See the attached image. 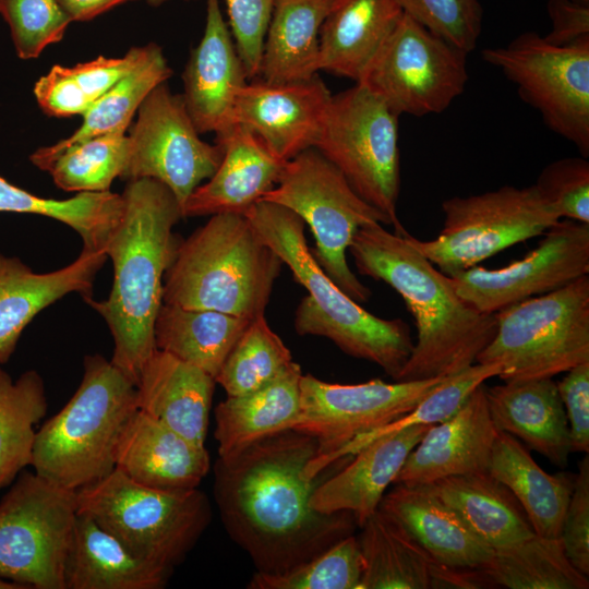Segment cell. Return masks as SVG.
Instances as JSON below:
<instances>
[{
	"mask_svg": "<svg viewBox=\"0 0 589 589\" xmlns=\"http://www.w3.org/2000/svg\"><path fill=\"white\" fill-rule=\"evenodd\" d=\"M317 447L315 437L291 429L217 458L213 494L223 526L255 572L285 573L354 533L351 513L312 506L317 486L353 455L306 478L304 468Z\"/></svg>",
	"mask_w": 589,
	"mask_h": 589,
	"instance_id": "1",
	"label": "cell"
},
{
	"mask_svg": "<svg viewBox=\"0 0 589 589\" xmlns=\"http://www.w3.org/2000/svg\"><path fill=\"white\" fill-rule=\"evenodd\" d=\"M349 251L358 272L395 289L413 316L417 341L396 381L452 376L476 363L496 333L495 315L464 300L450 278L409 242L408 232L365 226Z\"/></svg>",
	"mask_w": 589,
	"mask_h": 589,
	"instance_id": "2",
	"label": "cell"
},
{
	"mask_svg": "<svg viewBox=\"0 0 589 589\" xmlns=\"http://www.w3.org/2000/svg\"><path fill=\"white\" fill-rule=\"evenodd\" d=\"M122 196L123 215L105 251L113 264L112 289L107 300L84 301L112 335L111 363L136 386L156 349L154 324L164 276L181 241L172 229L183 216L170 189L154 179L128 181Z\"/></svg>",
	"mask_w": 589,
	"mask_h": 589,
	"instance_id": "3",
	"label": "cell"
},
{
	"mask_svg": "<svg viewBox=\"0 0 589 589\" xmlns=\"http://www.w3.org/2000/svg\"><path fill=\"white\" fill-rule=\"evenodd\" d=\"M244 215L309 292L296 310V332L328 338L348 356L375 363L396 381L414 345L407 323L377 317L344 292L314 259L304 223L287 207L260 200Z\"/></svg>",
	"mask_w": 589,
	"mask_h": 589,
	"instance_id": "4",
	"label": "cell"
},
{
	"mask_svg": "<svg viewBox=\"0 0 589 589\" xmlns=\"http://www.w3.org/2000/svg\"><path fill=\"white\" fill-rule=\"evenodd\" d=\"M283 264L244 214H215L180 241L164 276L163 303L251 321L264 315Z\"/></svg>",
	"mask_w": 589,
	"mask_h": 589,
	"instance_id": "5",
	"label": "cell"
},
{
	"mask_svg": "<svg viewBox=\"0 0 589 589\" xmlns=\"http://www.w3.org/2000/svg\"><path fill=\"white\" fill-rule=\"evenodd\" d=\"M136 410L135 384L104 356H85L77 389L36 433L31 466L74 492L97 482L115 469L119 436Z\"/></svg>",
	"mask_w": 589,
	"mask_h": 589,
	"instance_id": "6",
	"label": "cell"
},
{
	"mask_svg": "<svg viewBox=\"0 0 589 589\" xmlns=\"http://www.w3.org/2000/svg\"><path fill=\"white\" fill-rule=\"evenodd\" d=\"M77 512L92 517L136 557L173 572L212 520L199 488L164 491L141 485L118 469L75 491Z\"/></svg>",
	"mask_w": 589,
	"mask_h": 589,
	"instance_id": "7",
	"label": "cell"
},
{
	"mask_svg": "<svg viewBox=\"0 0 589 589\" xmlns=\"http://www.w3.org/2000/svg\"><path fill=\"white\" fill-rule=\"evenodd\" d=\"M476 363H498L504 382L552 378L589 361V275L496 313Z\"/></svg>",
	"mask_w": 589,
	"mask_h": 589,
	"instance_id": "8",
	"label": "cell"
},
{
	"mask_svg": "<svg viewBox=\"0 0 589 589\" xmlns=\"http://www.w3.org/2000/svg\"><path fill=\"white\" fill-rule=\"evenodd\" d=\"M262 201L287 207L309 225L323 271L358 303L371 291L347 263L346 253L357 231L365 226L392 225L378 209L362 200L344 175L315 147L287 160L275 187Z\"/></svg>",
	"mask_w": 589,
	"mask_h": 589,
	"instance_id": "9",
	"label": "cell"
},
{
	"mask_svg": "<svg viewBox=\"0 0 589 589\" xmlns=\"http://www.w3.org/2000/svg\"><path fill=\"white\" fill-rule=\"evenodd\" d=\"M398 118L378 97L356 83L333 95L314 147L362 200L390 220L394 232L406 233L397 217Z\"/></svg>",
	"mask_w": 589,
	"mask_h": 589,
	"instance_id": "10",
	"label": "cell"
},
{
	"mask_svg": "<svg viewBox=\"0 0 589 589\" xmlns=\"http://www.w3.org/2000/svg\"><path fill=\"white\" fill-rule=\"evenodd\" d=\"M443 227L436 238L409 242L447 276L477 266L484 260L542 236L561 218L536 187L504 185L442 203Z\"/></svg>",
	"mask_w": 589,
	"mask_h": 589,
	"instance_id": "11",
	"label": "cell"
},
{
	"mask_svg": "<svg viewBox=\"0 0 589 589\" xmlns=\"http://www.w3.org/2000/svg\"><path fill=\"white\" fill-rule=\"evenodd\" d=\"M76 514L74 491L21 471L0 501V579L24 589H64Z\"/></svg>",
	"mask_w": 589,
	"mask_h": 589,
	"instance_id": "12",
	"label": "cell"
},
{
	"mask_svg": "<svg viewBox=\"0 0 589 589\" xmlns=\"http://www.w3.org/2000/svg\"><path fill=\"white\" fill-rule=\"evenodd\" d=\"M481 56L517 86L551 131L589 156V37L555 46L529 31Z\"/></svg>",
	"mask_w": 589,
	"mask_h": 589,
	"instance_id": "13",
	"label": "cell"
},
{
	"mask_svg": "<svg viewBox=\"0 0 589 589\" xmlns=\"http://www.w3.org/2000/svg\"><path fill=\"white\" fill-rule=\"evenodd\" d=\"M467 56L404 13L357 83L397 116L441 113L465 91Z\"/></svg>",
	"mask_w": 589,
	"mask_h": 589,
	"instance_id": "14",
	"label": "cell"
},
{
	"mask_svg": "<svg viewBox=\"0 0 589 589\" xmlns=\"http://www.w3.org/2000/svg\"><path fill=\"white\" fill-rule=\"evenodd\" d=\"M128 136L129 160L122 179L149 178L161 182L173 193L181 211L191 193L214 175L223 158L221 146L201 140L182 95L172 94L166 83L143 100Z\"/></svg>",
	"mask_w": 589,
	"mask_h": 589,
	"instance_id": "15",
	"label": "cell"
},
{
	"mask_svg": "<svg viewBox=\"0 0 589 589\" xmlns=\"http://www.w3.org/2000/svg\"><path fill=\"white\" fill-rule=\"evenodd\" d=\"M447 377L337 384L302 375L301 417L292 430L315 437L318 444L317 454L306 465L408 413Z\"/></svg>",
	"mask_w": 589,
	"mask_h": 589,
	"instance_id": "16",
	"label": "cell"
},
{
	"mask_svg": "<svg viewBox=\"0 0 589 589\" xmlns=\"http://www.w3.org/2000/svg\"><path fill=\"white\" fill-rule=\"evenodd\" d=\"M522 259L497 268L473 266L452 276L456 292L482 313L548 293L589 275V224L560 220Z\"/></svg>",
	"mask_w": 589,
	"mask_h": 589,
	"instance_id": "17",
	"label": "cell"
},
{
	"mask_svg": "<svg viewBox=\"0 0 589 589\" xmlns=\"http://www.w3.org/2000/svg\"><path fill=\"white\" fill-rule=\"evenodd\" d=\"M332 97L317 74L288 83L247 82L237 94L232 124L252 130L273 155L287 161L314 147Z\"/></svg>",
	"mask_w": 589,
	"mask_h": 589,
	"instance_id": "18",
	"label": "cell"
},
{
	"mask_svg": "<svg viewBox=\"0 0 589 589\" xmlns=\"http://www.w3.org/2000/svg\"><path fill=\"white\" fill-rule=\"evenodd\" d=\"M484 383L445 420L432 424L408 455L394 484H428L443 478L488 471L497 436Z\"/></svg>",
	"mask_w": 589,
	"mask_h": 589,
	"instance_id": "19",
	"label": "cell"
},
{
	"mask_svg": "<svg viewBox=\"0 0 589 589\" xmlns=\"http://www.w3.org/2000/svg\"><path fill=\"white\" fill-rule=\"evenodd\" d=\"M182 79L185 108L200 134L231 127L235 100L248 77L219 0H206L204 34Z\"/></svg>",
	"mask_w": 589,
	"mask_h": 589,
	"instance_id": "20",
	"label": "cell"
},
{
	"mask_svg": "<svg viewBox=\"0 0 589 589\" xmlns=\"http://www.w3.org/2000/svg\"><path fill=\"white\" fill-rule=\"evenodd\" d=\"M115 468L147 488L188 491L206 477L211 457L205 446L137 409L119 436Z\"/></svg>",
	"mask_w": 589,
	"mask_h": 589,
	"instance_id": "21",
	"label": "cell"
},
{
	"mask_svg": "<svg viewBox=\"0 0 589 589\" xmlns=\"http://www.w3.org/2000/svg\"><path fill=\"white\" fill-rule=\"evenodd\" d=\"M223 158L214 175L188 197L183 217L244 214L278 181L286 161L277 158L249 128L233 123L216 134Z\"/></svg>",
	"mask_w": 589,
	"mask_h": 589,
	"instance_id": "22",
	"label": "cell"
},
{
	"mask_svg": "<svg viewBox=\"0 0 589 589\" xmlns=\"http://www.w3.org/2000/svg\"><path fill=\"white\" fill-rule=\"evenodd\" d=\"M106 259L104 252L82 249L68 266L38 274L20 259L0 252V364L10 360L21 334L41 310L71 292L92 298Z\"/></svg>",
	"mask_w": 589,
	"mask_h": 589,
	"instance_id": "23",
	"label": "cell"
},
{
	"mask_svg": "<svg viewBox=\"0 0 589 589\" xmlns=\"http://www.w3.org/2000/svg\"><path fill=\"white\" fill-rule=\"evenodd\" d=\"M431 425H413L372 441L317 486L312 506L328 514L349 512L360 528Z\"/></svg>",
	"mask_w": 589,
	"mask_h": 589,
	"instance_id": "24",
	"label": "cell"
},
{
	"mask_svg": "<svg viewBox=\"0 0 589 589\" xmlns=\"http://www.w3.org/2000/svg\"><path fill=\"white\" fill-rule=\"evenodd\" d=\"M378 509L401 524L443 567L477 570L493 554L431 483L396 484Z\"/></svg>",
	"mask_w": 589,
	"mask_h": 589,
	"instance_id": "25",
	"label": "cell"
},
{
	"mask_svg": "<svg viewBox=\"0 0 589 589\" xmlns=\"http://www.w3.org/2000/svg\"><path fill=\"white\" fill-rule=\"evenodd\" d=\"M215 384L201 368L156 348L136 384L137 409L205 446Z\"/></svg>",
	"mask_w": 589,
	"mask_h": 589,
	"instance_id": "26",
	"label": "cell"
},
{
	"mask_svg": "<svg viewBox=\"0 0 589 589\" xmlns=\"http://www.w3.org/2000/svg\"><path fill=\"white\" fill-rule=\"evenodd\" d=\"M497 431L521 440L526 447L558 468L568 465L569 426L556 382L537 378L504 382L485 389Z\"/></svg>",
	"mask_w": 589,
	"mask_h": 589,
	"instance_id": "27",
	"label": "cell"
},
{
	"mask_svg": "<svg viewBox=\"0 0 589 589\" xmlns=\"http://www.w3.org/2000/svg\"><path fill=\"white\" fill-rule=\"evenodd\" d=\"M360 528V589L460 588V570L438 565L401 524L378 508Z\"/></svg>",
	"mask_w": 589,
	"mask_h": 589,
	"instance_id": "28",
	"label": "cell"
},
{
	"mask_svg": "<svg viewBox=\"0 0 589 589\" xmlns=\"http://www.w3.org/2000/svg\"><path fill=\"white\" fill-rule=\"evenodd\" d=\"M172 574L136 557L92 517L77 512L64 561V589H163Z\"/></svg>",
	"mask_w": 589,
	"mask_h": 589,
	"instance_id": "29",
	"label": "cell"
},
{
	"mask_svg": "<svg viewBox=\"0 0 589 589\" xmlns=\"http://www.w3.org/2000/svg\"><path fill=\"white\" fill-rule=\"evenodd\" d=\"M303 373L292 361L264 386L240 396H227L215 409L218 457H229L274 434L293 429L301 417Z\"/></svg>",
	"mask_w": 589,
	"mask_h": 589,
	"instance_id": "30",
	"label": "cell"
},
{
	"mask_svg": "<svg viewBox=\"0 0 589 589\" xmlns=\"http://www.w3.org/2000/svg\"><path fill=\"white\" fill-rule=\"evenodd\" d=\"M402 14L396 0H333L320 31L318 70L357 83Z\"/></svg>",
	"mask_w": 589,
	"mask_h": 589,
	"instance_id": "31",
	"label": "cell"
},
{
	"mask_svg": "<svg viewBox=\"0 0 589 589\" xmlns=\"http://www.w3.org/2000/svg\"><path fill=\"white\" fill-rule=\"evenodd\" d=\"M488 472L513 493L536 534L561 537L575 474L545 472L518 438L502 431L495 438Z\"/></svg>",
	"mask_w": 589,
	"mask_h": 589,
	"instance_id": "32",
	"label": "cell"
},
{
	"mask_svg": "<svg viewBox=\"0 0 589 589\" xmlns=\"http://www.w3.org/2000/svg\"><path fill=\"white\" fill-rule=\"evenodd\" d=\"M431 484L493 550L510 546L534 534L516 497L488 471L447 477Z\"/></svg>",
	"mask_w": 589,
	"mask_h": 589,
	"instance_id": "33",
	"label": "cell"
},
{
	"mask_svg": "<svg viewBox=\"0 0 589 589\" xmlns=\"http://www.w3.org/2000/svg\"><path fill=\"white\" fill-rule=\"evenodd\" d=\"M333 0H275L260 65L267 83L303 81L318 73L320 31Z\"/></svg>",
	"mask_w": 589,
	"mask_h": 589,
	"instance_id": "34",
	"label": "cell"
},
{
	"mask_svg": "<svg viewBox=\"0 0 589 589\" xmlns=\"http://www.w3.org/2000/svg\"><path fill=\"white\" fill-rule=\"evenodd\" d=\"M251 321L214 310L163 303L154 324L155 346L215 378Z\"/></svg>",
	"mask_w": 589,
	"mask_h": 589,
	"instance_id": "35",
	"label": "cell"
},
{
	"mask_svg": "<svg viewBox=\"0 0 589 589\" xmlns=\"http://www.w3.org/2000/svg\"><path fill=\"white\" fill-rule=\"evenodd\" d=\"M124 211L122 194L81 192L67 200L37 196L0 177V212L35 214L71 227L83 241V249L104 252Z\"/></svg>",
	"mask_w": 589,
	"mask_h": 589,
	"instance_id": "36",
	"label": "cell"
},
{
	"mask_svg": "<svg viewBox=\"0 0 589 589\" xmlns=\"http://www.w3.org/2000/svg\"><path fill=\"white\" fill-rule=\"evenodd\" d=\"M477 573L482 582L508 589H588V576L565 554L561 538L533 534L494 550Z\"/></svg>",
	"mask_w": 589,
	"mask_h": 589,
	"instance_id": "37",
	"label": "cell"
},
{
	"mask_svg": "<svg viewBox=\"0 0 589 589\" xmlns=\"http://www.w3.org/2000/svg\"><path fill=\"white\" fill-rule=\"evenodd\" d=\"M47 408L45 384L37 371H25L13 380L0 366V491L31 466L35 425Z\"/></svg>",
	"mask_w": 589,
	"mask_h": 589,
	"instance_id": "38",
	"label": "cell"
},
{
	"mask_svg": "<svg viewBox=\"0 0 589 589\" xmlns=\"http://www.w3.org/2000/svg\"><path fill=\"white\" fill-rule=\"evenodd\" d=\"M117 130L58 152L40 147L29 160L47 171L55 184L67 192H106L121 178L129 160V136Z\"/></svg>",
	"mask_w": 589,
	"mask_h": 589,
	"instance_id": "39",
	"label": "cell"
},
{
	"mask_svg": "<svg viewBox=\"0 0 589 589\" xmlns=\"http://www.w3.org/2000/svg\"><path fill=\"white\" fill-rule=\"evenodd\" d=\"M172 71L163 49L151 43L133 70L100 96L82 115L83 122L70 136L50 146L58 152L88 139L129 128L134 113L146 96L158 85L166 83Z\"/></svg>",
	"mask_w": 589,
	"mask_h": 589,
	"instance_id": "40",
	"label": "cell"
},
{
	"mask_svg": "<svg viewBox=\"0 0 589 589\" xmlns=\"http://www.w3.org/2000/svg\"><path fill=\"white\" fill-rule=\"evenodd\" d=\"M501 371L502 365L498 363H474L460 373L448 376L408 413L378 429L354 437L323 460L306 465L304 468L305 477H316L337 459L354 455L375 438L413 425L434 424L445 420L464 404L476 387L489 378L498 376Z\"/></svg>",
	"mask_w": 589,
	"mask_h": 589,
	"instance_id": "41",
	"label": "cell"
},
{
	"mask_svg": "<svg viewBox=\"0 0 589 589\" xmlns=\"http://www.w3.org/2000/svg\"><path fill=\"white\" fill-rule=\"evenodd\" d=\"M281 338L264 315L253 318L236 341L215 376L227 396L251 393L277 377L292 362Z\"/></svg>",
	"mask_w": 589,
	"mask_h": 589,
	"instance_id": "42",
	"label": "cell"
},
{
	"mask_svg": "<svg viewBox=\"0 0 589 589\" xmlns=\"http://www.w3.org/2000/svg\"><path fill=\"white\" fill-rule=\"evenodd\" d=\"M363 558L353 533L281 574L255 572L249 589H360Z\"/></svg>",
	"mask_w": 589,
	"mask_h": 589,
	"instance_id": "43",
	"label": "cell"
},
{
	"mask_svg": "<svg viewBox=\"0 0 589 589\" xmlns=\"http://www.w3.org/2000/svg\"><path fill=\"white\" fill-rule=\"evenodd\" d=\"M0 15L23 60L35 59L47 46L60 41L71 23L57 0H0Z\"/></svg>",
	"mask_w": 589,
	"mask_h": 589,
	"instance_id": "44",
	"label": "cell"
},
{
	"mask_svg": "<svg viewBox=\"0 0 589 589\" xmlns=\"http://www.w3.org/2000/svg\"><path fill=\"white\" fill-rule=\"evenodd\" d=\"M401 11L466 53L477 47L482 31L480 0H396Z\"/></svg>",
	"mask_w": 589,
	"mask_h": 589,
	"instance_id": "45",
	"label": "cell"
},
{
	"mask_svg": "<svg viewBox=\"0 0 589 589\" xmlns=\"http://www.w3.org/2000/svg\"><path fill=\"white\" fill-rule=\"evenodd\" d=\"M533 185L561 219L589 224L587 157H565L548 164Z\"/></svg>",
	"mask_w": 589,
	"mask_h": 589,
	"instance_id": "46",
	"label": "cell"
},
{
	"mask_svg": "<svg viewBox=\"0 0 589 589\" xmlns=\"http://www.w3.org/2000/svg\"><path fill=\"white\" fill-rule=\"evenodd\" d=\"M230 32L248 80L259 76L275 0H226Z\"/></svg>",
	"mask_w": 589,
	"mask_h": 589,
	"instance_id": "47",
	"label": "cell"
},
{
	"mask_svg": "<svg viewBox=\"0 0 589 589\" xmlns=\"http://www.w3.org/2000/svg\"><path fill=\"white\" fill-rule=\"evenodd\" d=\"M145 46L132 47L123 57L98 58L72 68L63 67L71 93L84 112L139 63Z\"/></svg>",
	"mask_w": 589,
	"mask_h": 589,
	"instance_id": "48",
	"label": "cell"
},
{
	"mask_svg": "<svg viewBox=\"0 0 589 589\" xmlns=\"http://www.w3.org/2000/svg\"><path fill=\"white\" fill-rule=\"evenodd\" d=\"M561 540L570 563L589 576V456L578 464L574 489L563 519Z\"/></svg>",
	"mask_w": 589,
	"mask_h": 589,
	"instance_id": "49",
	"label": "cell"
},
{
	"mask_svg": "<svg viewBox=\"0 0 589 589\" xmlns=\"http://www.w3.org/2000/svg\"><path fill=\"white\" fill-rule=\"evenodd\" d=\"M556 383L569 426L572 453L589 452V361L565 372Z\"/></svg>",
	"mask_w": 589,
	"mask_h": 589,
	"instance_id": "50",
	"label": "cell"
},
{
	"mask_svg": "<svg viewBox=\"0 0 589 589\" xmlns=\"http://www.w3.org/2000/svg\"><path fill=\"white\" fill-rule=\"evenodd\" d=\"M546 12L552 27L544 37L555 46H567L589 37V4L574 0H549Z\"/></svg>",
	"mask_w": 589,
	"mask_h": 589,
	"instance_id": "51",
	"label": "cell"
},
{
	"mask_svg": "<svg viewBox=\"0 0 589 589\" xmlns=\"http://www.w3.org/2000/svg\"><path fill=\"white\" fill-rule=\"evenodd\" d=\"M71 22H86L132 0H57Z\"/></svg>",
	"mask_w": 589,
	"mask_h": 589,
	"instance_id": "52",
	"label": "cell"
},
{
	"mask_svg": "<svg viewBox=\"0 0 589 589\" xmlns=\"http://www.w3.org/2000/svg\"><path fill=\"white\" fill-rule=\"evenodd\" d=\"M0 589H24V587L11 581L0 579Z\"/></svg>",
	"mask_w": 589,
	"mask_h": 589,
	"instance_id": "53",
	"label": "cell"
},
{
	"mask_svg": "<svg viewBox=\"0 0 589 589\" xmlns=\"http://www.w3.org/2000/svg\"><path fill=\"white\" fill-rule=\"evenodd\" d=\"M149 5L159 7L169 0H145Z\"/></svg>",
	"mask_w": 589,
	"mask_h": 589,
	"instance_id": "54",
	"label": "cell"
},
{
	"mask_svg": "<svg viewBox=\"0 0 589 589\" xmlns=\"http://www.w3.org/2000/svg\"><path fill=\"white\" fill-rule=\"evenodd\" d=\"M574 1H577V2L584 3V4H589V0H574Z\"/></svg>",
	"mask_w": 589,
	"mask_h": 589,
	"instance_id": "55",
	"label": "cell"
}]
</instances>
